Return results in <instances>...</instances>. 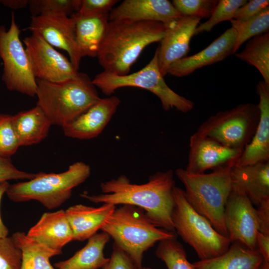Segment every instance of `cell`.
<instances>
[{"mask_svg":"<svg viewBox=\"0 0 269 269\" xmlns=\"http://www.w3.org/2000/svg\"><path fill=\"white\" fill-rule=\"evenodd\" d=\"M174 173L170 169L157 171L150 175L147 182L132 183L124 175L102 182L103 193L90 195L86 192L80 196L95 203L129 205L143 209L156 227L175 233L171 215L174 206Z\"/></svg>","mask_w":269,"mask_h":269,"instance_id":"6da1fadb","label":"cell"},{"mask_svg":"<svg viewBox=\"0 0 269 269\" xmlns=\"http://www.w3.org/2000/svg\"><path fill=\"white\" fill-rule=\"evenodd\" d=\"M165 25L151 21H109L97 57L104 71L127 75L141 52L149 44L162 39Z\"/></svg>","mask_w":269,"mask_h":269,"instance_id":"7a4b0ae2","label":"cell"},{"mask_svg":"<svg viewBox=\"0 0 269 269\" xmlns=\"http://www.w3.org/2000/svg\"><path fill=\"white\" fill-rule=\"evenodd\" d=\"M37 106L52 125L63 128L96 104L101 98L88 75L78 72L56 83L36 79Z\"/></svg>","mask_w":269,"mask_h":269,"instance_id":"3957f363","label":"cell"},{"mask_svg":"<svg viewBox=\"0 0 269 269\" xmlns=\"http://www.w3.org/2000/svg\"><path fill=\"white\" fill-rule=\"evenodd\" d=\"M101 230L129 256L136 269L143 267L144 252L156 243L176 238L175 233L154 225L143 209L129 205L116 208Z\"/></svg>","mask_w":269,"mask_h":269,"instance_id":"277c9868","label":"cell"},{"mask_svg":"<svg viewBox=\"0 0 269 269\" xmlns=\"http://www.w3.org/2000/svg\"><path fill=\"white\" fill-rule=\"evenodd\" d=\"M232 166L226 165L209 173H194L179 168L175 174L183 184L186 198L192 207L206 218L220 234L227 237L225 207L232 189Z\"/></svg>","mask_w":269,"mask_h":269,"instance_id":"5b68a950","label":"cell"},{"mask_svg":"<svg viewBox=\"0 0 269 269\" xmlns=\"http://www.w3.org/2000/svg\"><path fill=\"white\" fill-rule=\"evenodd\" d=\"M90 174L89 165L76 162L64 172H41L27 181L9 184L5 194L13 202L36 200L51 210L60 207L68 200L72 189L83 183Z\"/></svg>","mask_w":269,"mask_h":269,"instance_id":"8992f818","label":"cell"},{"mask_svg":"<svg viewBox=\"0 0 269 269\" xmlns=\"http://www.w3.org/2000/svg\"><path fill=\"white\" fill-rule=\"evenodd\" d=\"M172 221L176 234L195 251L200 260L219 256L229 248L228 237L220 234L187 200L184 191L174 186Z\"/></svg>","mask_w":269,"mask_h":269,"instance_id":"52a82bcc","label":"cell"},{"mask_svg":"<svg viewBox=\"0 0 269 269\" xmlns=\"http://www.w3.org/2000/svg\"><path fill=\"white\" fill-rule=\"evenodd\" d=\"M92 81L95 87L106 95H111L117 89L125 87L145 89L159 98L162 108L166 111L175 108L182 113H187L194 108L192 101L175 92L165 82L158 66L157 49L150 62L136 72L117 75L103 71Z\"/></svg>","mask_w":269,"mask_h":269,"instance_id":"ba28073f","label":"cell"},{"mask_svg":"<svg viewBox=\"0 0 269 269\" xmlns=\"http://www.w3.org/2000/svg\"><path fill=\"white\" fill-rule=\"evenodd\" d=\"M259 119L257 105L241 104L211 116L195 133L226 147L242 151L251 140Z\"/></svg>","mask_w":269,"mask_h":269,"instance_id":"9c48e42d","label":"cell"},{"mask_svg":"<svg viewBox=\"0 0 269 269\" xmlns=\"http://www.w3.org/2000/svg\"><path fill=\"white\" fill-rule=\"evenodd\" d=\"M14 13L12 12L9 28L0 25V57L3 62L1 79L6 88L29 96L36 95L37 82L19 35Z\"/></svg>","mask_w":269,"mask_h":269,"instance_id":"30bf717a","label":"cell"},{"mask_svg":"<svg viewBox=\"0 0 269 269\" xmlns=\"http://www.w3.org/2000/svg\"><path fill=\"white\" fill-rule=\"evenodd\" d=\"M23 43L36 79L60 82L79 72L70 60L39 36L31 34L24 38Z\"/></svg>","mask_w":269,"mask_h":269,"instance_id":"8fae6325","label":"cell"},{"mask_svg":"<svg viewBox=\"0 0 269 269\" xmlns=\"http://www.w3.org/2000/svg\"><path fill=\"white\" fill-rule=\"evenodd\" d=\"M224 222L231 243L238 242L250 249H257L256 209L246 194L234 185L225 205Z\"/></svg>","mask_w":269,"mask_h":269,"instance_id":"7c38bea8","label":"cell"},{"mask_svg":"<svg viewBox=\"0 0 269 269\" xmlns=\"http://www.w3.org/2000/svg\"><path fill=\"white\" fill-rule=\"evenodd\" d=\"M27 29L39 36L53 47L67 52L78 70L82 58L76 44L74 22L70 16L41 15L31 16Z\"/></svg>","mask_w":269,"mask_h":269,"instance_id":"4fadbf2b","label":"cell"},{"mask_svg":"<svg viewBox=\"0 0 269 269\" xmlns=\"http://www.w3.org/2000/svg\"><path fill=\"white\" fill-rule=\"evenodd\" d=\"M201 19L182 16L165 25L164 35L157 48L158 66L163 77L173 63L184 57L188 52L190 41Z\"/></svg>","mask_w":269,"mask_h":269,"instance_id":"5bb4252c","label":"cell"},{"mask_svg":"<svg viewBox=\"0 0 269 269\" xmlns=\"http://www.w3.org/2000/svg\"><path fill=\"white\" fill-rule=\"evenodd\" d=\"M242 152L195 133L189 139V151L185 169L194 173H203L208 169L220 166L232 167Z\"/></svg>","mask_w":269,"mask_h":269,"instance_id":"9a60e30c","label":"cell"},{"mask_svg":"<svg viewBox=\"0 0 269 269\" xmlns=\"http://www.w3.org/2000/svg\"><path fill=\"white\" fill-rule=\"evenodd\" d=\"M236 38V31L231 27L201 51L173 63L167 74L179 77L186 76L198 69L224 60L234 54Z\"/></svg>","mask_w":269,"mask_h":269,"instance_id":"2e32d148","label":"cell"},{"mask_svg":"<svg viewBox=\"0 0 269 269\" xmlns=\"http://www.w3.org/2000/svg\"><path fill=\"white\" fill-rule=\"evenodd\" d=\"M120 104L115 96L101 98L84 113L63 128L64 134L79 139L97 137L104 130Z\"/></svg>","mask_w":269,"mask_h":269,"instance_id":"e0dca14e","label":"cell"},{"mask_svg":"<svg viewBox=\"0 0 269 269\" xmlns=\"http://www.w3.org/2000/svg\"><path fill=\"white\" fill-rule=\"evenodd\" d=\"M182 16L168 0H125L111 10L109 20L158 21L166 25Z\"/></svg>","mask_w":269,"mask_h":269,"instance_id":"ac0fdd59","label":"cell"},{"mask_svg":"<svg viewBox=\"0 0 269 269\" xmlns=\"http://www.w3.org/2000/svg\"><path fill=\"white\" fill-rule=\"evenodd\" d=\"M260 119L255 134L233 166H243L269 160V85L264 81L256 87Z\"/></svg>","mask_w":269,"mask_h":269,"instance_id":"d6986e66","label":"cell"},{"mask_svg":"<svg viewBox=\"0 0 269 269\" xmlns=\"http://www.w3.org/2000/svg\"><path fill=\"white\" fill-rule=\"evenodd\" d=\"M26 235L39 244L59 251L73 240L72 231L63 210L43 213Z\"/></svg>","mask_w":269,"mask_h":269,"instance_id":"ffe728a7","label":"cell"},{"mask_svg":"<svg viewBox=\"0 0 269 269\" xmlns=\"http://www.w3.org/2000/svg\"><path fill=\"white\" fill-rule=\"evenodd\" d=\"M233 185L241 190L252 203L269 200V160L243 166H232Z\"/></svg>","mask_w":269,"mask_h":269,"instance_id":"44dd1931","label":"cell"},{"mask_svg":"<svg viewBox=\"0 0 269 269\" xmlns=\"http://www.w3.org/2000/svg\"><path fill=\"white\" fill-rule=\"evenodd\" d=\"M116 208L115 205L108 203L98 207L83 204L69 207L65 211L73 240L83 241L97 233Z\"/></svg>","mask_w":269,"mask_h":269,"instance_id":"7402d4cb","label":"cell"},{"mask_svg":"<svg viewBox=\"0 0 269 269\" xmlns=\"http://www.w3.org/2000/svg\"><path fill=\"white\" fill-rule=\"evenodd\" d=\"M109 14L83 16L74 12L70 16L74 22L76 43L82 57H97L108 30Z\"/></svg>","mask_w":269,"mask_h":269,"instance_id":"603a6c76","label":"cell"},{"mask_svg":"<svg viewBox=\"0 0 269 269\" xmlns=\"http://www.w3.org/2000/svg\"><path fill=\"white\" fill-rule=\"evenodd\" d=\"M223 254L192 263L194 269H262L265 260L258 249L252 250L243 244L231 243Z\"/></svg>","mask_w":269,"mask_h":269,"instance_id":"cb8c5ba5","label":"cell"},{"mask_svg":"<svg viewBox=\"0 0 269 269\" xmlns=\"http://www.w3.org/2000/svg\"><path fill=\"white\" fill-rule=\"evenodd\" d=\"M11 122L20 146L37 144L45 138L52 125L38 106L11 116Z\"/></svg>","mask_w":269,"mask_h":269,"instance_id":"d4e9b609","label":"cell"},{"mask_svg":"<svg viewBox=\"0 0 269 269\" xmlns=\"http://www.w3.org/2000/svg\"><path fill=\"white\" fill-rule=\"evenodd\" d=\"M110 239L105 232L96 233L88 239L86 245L73 256L55 264L57 269H99L109 261L104 250Z\"/></svg>","mask_w":269,"mask_h":269,"instance_id":"484cf974","label":"cell"},{"mask_svg":"<svg viewBox=\"0 0 269 269\" xmlns=\"http://www.w3.org/2000/svg\"><path fill=\"white\" fill-rule=\"evenodd\" d=\"M11 237L22 252L20 269H57L51 265L50 259L61 254L62 251L39 244L23 232H16Z\"/></svg>","mask_w":269,"mask_h":269,"instance_id":"4316f807","label":"cell"},{"mask_svg":"<svg viewBox=\"0 0 269 269\" xmlns=\"http://www.w3.org/2000/svg\"><path fill=\"white\" fill-rule=\"evenodd\" d=\"M236 56L255 67L261 74L264 82L269 85V33L252 38L244 49Z\"/></svg>","mask_w":269,"mask_h":269,"instance_id":"83f0119b","label":"cell"},{"mask_svg":"<svg viewBox=\"0 0 269 269\" xmlns=\"http://www.w3.org/2000/svg\"><path fill=\"white\" fill-rule=\"evenodd\" d=\"M233 27L237 32L234 54L247 40L259 35L269 32V7L253 17L243 21L234 19L230 20Z\"/></svg>","mask_w":269,"mask_h":269,"instance_id":"f1b7e54d","label":"cell"},{"mask_svg":"<svg viewBox=\"0 0 269 269\" xmlns=\"http://www.w3.org/2000/svg\"><path fill=\"white\" fill-rule=\"evenodd\" d=\"M155 255L165 263L167 269H194L187 259L183 245L176 238L159 242Z\"/></svg>","mask_w":269,"mask_h":269,"instance_id":"f546056e","label":"cell"},{"mask_svg":"<svg viewBox=\"0 0 269 269\" xmlns=\"http://www.w3.org/2000/svg\"><path fill=\"white\" fill-rule=\"evenodd\" d=\"M82 0H28L31 16L54 15L69 16L77 12Z\"/></svg>","mask_w":269,"mask_h":269,"instance_id":"4dcf8cb0","label":"cell"},{"mask_svg":"<svg viewBox=\"0 0 269 269\" xmlns=\"http://www.w3.org/2000/svg\"><path fill=\"white\" fill-rule=\"evenodd\" d=\"M247 1L246 0H218L211 16L206 21L198 25L195 35L210 31L218 23L233 19L237 10Z\"/></svg>","mask_w":269,"mask_h":269,"instance_id":"1f68e13d","label":"cell"},{"mask_svg":"<svg viewBox=\"0 0 269 269\" xmlns=\"http://www.w3.org/2000/svg\"><path fill=\"white\" fill-rule=\"evenodd\" d=\"M218 0H173L172 3L183 16L209 18Z\"/></svg>","mask_w":269,"mask_h":269,"instance_id":"d6a6232c","label":"cell"},{"mask_svg":"<svg viewBox=\"0 0 269 269\" xmlns=\"http://www.w3.org/2000/svg\"><path fill=\"white\" fill-rule=\"evenodd\" d=\"M11 119V115L0 114V157L6 158H10L20 146Z\"/></svg>","mask_w":269,"mask_h":269,"instance_id":"836d02e7","label":"cell"},{"mask_svg":"<svg viewBox=\"0 0 269 269\" xmlns=\"http://www.w3.org/2000/svg\"><path fill=\"white\" fill-rule=\"evenodd\" d=\"M22 252L12 237L0 238V269H20Z\"/></svg>","mask_w":269,"mask_h":269,"instance_id":"e575fe53","label":"cell"},{"mask_svg":"<svg viewBox=\"0 0 269 269\" xmlns=\"http://www.w3.org/2000/svg\"><path fill=\"white\" fill-rule=\"evenodd\" d=\"M117 0H82L78 14L83 16L98 15L109 13Z\"/></svg>","mask_w":269,"mask_h":269,"instance_id":"d590c367","label":"cell"},{"mask_svg":"<svg viewBox=\"0 0 269 269\" xmlns=\"http://www.w3.org/2000/svg\"><path fill=\"white\" fill-rule=\"evenodd\" d=\"M36 173H28L18 169L10 158L0 157V183L10 180L32 179Z\"/></svg>","mask_w":269,"mask_h":269,"instance_id":"8d00e7d4","label":"cell"},{"mask_svg":"<svg viewBox=\"0 0 269 269\" xmlns=\"http://www.w3.org/2000/svg\"><path fill=\"white\" fill-rule=\"evenodd\" d=\"M268 0H251L239 8L233 17L234 19L243 21L256 15L269 7Z\"/></svg>","mask_w":269,"mask_h":269,"instance_id":"74e56055","label":"cell"},{"mask_svg":"<svg viewBox=\"0 0 269 269\" xmlns=\"http://www.w3.org/2000/svg\"><path fill=\"white\" fill-rule=\"evenodd\" d=\"M101 269H136L129 256L114 244L111 257Z\"/></svg>","mask_w":269,"mask_h":269,"instance_id":"f35d334b","label":"cell"},{"mask_svg":"<svg viewBox=\"0 0 269 269\" xmlns=\"http://www.w3.org/2000/svg\"><path fill=\"white\" fill-rule=\"evenodd\" d=\"M256 210L259 224L258 231L269 235V200L259 205Z\"/></svg>","mask_w":269,"mask_h":269,"instance_id":"ab89813d","label":"cell"},{"mask_svg":"<svg viewBox=\"0 0 269 269\" xmlns=\"http://www.w3.org/2000/svg\"><path fill=\"white\" fill-rule=\"evenodd\" d=\"M256 243L257 249L264 260L269 262V235L263 234L258 231L256 235Z\"/></svg>","mask_w":269,"mask_h":269,"instance_id":"60d3db41","label":"cell"},{"mask_svg":"<svg viewBox=\"0 0 269 269\" xmlns=\"http://www.w3.org/2000/svg\"><path fill=\"white\" fill-rule=\"evenodd\" d=\"M9 183L8 181H4L0 183V204L2 196L5 193ZM8 235V229L4 224L0 214V238L7 237Z\"/></svg>","mask_w":269,"mask_h":269,"instance_id":"b9f144b4","label":"cell"},{"mask_svg":"<svg viewBox=\"0 0 269 269\" xmlns=\"http://www.w3.org/2000/svg\"><path fill=\"white\" fill-rule=\"evenodd\" d=\"M0 3L12 9H19L28 6V0H2Z\"/></svg>","mask_w":269,"mask_h":269,"instance_id":"7bdbcfd3","label":"cell"},{"mask_svg":"<svg viewBox=\"0 0 269 269\" xmlns=\"http://www.w3.org/2000/svg\"><path fill=\"white\" fill-rule=\"evenodd\" d=\"M262 269H269V262L265 261Z\"/></svg>","mask_w":269,"mask_h":269,"instance_id":"ee69618b","label":"cell"},{"mask_svg":"<svg viewBox=\"0 0 269 269\" xmlns=\"http://www.w3.org/2000/svg\"><path fill=\"white\" fill-rule=\"evenodd\" d=\"M141 269H152L150 268H149V267H142Z\"/></svg>","mask_w":269,"mask_h":269,"instance_id":"f6af8a7d","label":"cell"},{"mask_svg":"<svg viewBox=\"0 0 269 269\" xmlns=\"http://www.w3.org/2000/svg\"></svg>","mask_w":269,"mask_h":269,"instance_id":"bcb514c9","label":"cell"}]
</instances>
